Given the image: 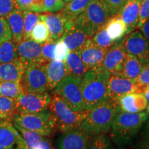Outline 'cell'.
<instances>
[{"label": "cell", "instance_id": "1", "mask_svg": "<svg viewBox=\"0 0 149 149\" xmlns=\"http://www.w3.org/2000/svg\"><path fill=\"white\" fill-rule=\"evenodd\" d=\"M148 118L146 112L130 113L120 110L109 130L110 139L119 148H126L133 142Z\"/></svg>", "mask_w": 149, "mask_h": 149}, {"label": "cell", "instance_id": "2", "mask_svg": "<svg viewBox=\"0 0 149 149\" xmlns=\"http://www.w3.org/2000/svg\"><path fill=\"white\" fill-rule=\"evenodd\" d=\"M111 75L102 67L87 70L84 74L81 90L86 111L109 100V81Z\"/></svg>", "mask_w": 149, "mask_h": 149}, {"label": "cell", "instance_id": "3", "mask_svg": "<svg viewBox=\"0 0 149 149\" xmlns=\"http://www.w3.org/2000/svg\"><path fill=\"white\" fill-rule=\"evenodd\" d=\"M120 110L117 102L109 99L88 111V114L79 128L92 137L107 133L109 132Z\"/></svg>", "mask_w": 149, "mask_h": 149}, {"label": "cell", "instance_id": "4", "mask_svg": "<svg viewBox=\"0 0 149 149\" xmlns=\"http://www.w3.org/2000/svg\"><path fill=\"white\" fill-rule=\"evenodd\" d=\"M111 17L109 8L104 0H92L73 23L91 38Z\"/></svg>", "mask_w": 149, "mask_h": 149}, {"label": "cell", "instance_id": "5", "mask_svg": "<svg viewBox=\"0 0 149 149\" xmlns=\"http://www.w3.org/2000/svg\"><path fill=\"white\" fill-rule=\"evenodd\" d=\"M48 109L53 115L55 128L61 133L79 128L88 114V111L79 112L72 110L57 95L52 97Z\"/></svg>", "mask_w": 149, "mask_h": 149}, {"label": "cell", "instance_id": "6", "mask_svg": "<svg viewBox=\"0 0 149 149\" xmlns=\"http://www.w3.org/2000/svg\"><path fill=\"white\" fill-rule=\"evenodd\" d=\"M13 121L20 127L44 137H49L56 130L53 115L48 109L35 113H15Z\"/></svg>", "mask_w": 149, "mask_h": 149}, {"label": "cell", "instance_id": "7", "mask_svg": "<svg viewBox=\"0 0 149 149\" xmlns=\"http://www.w3.org/2000/svg\"><path fill=\"white\" fill-rule=\"evenodd\" d=\"M82 77L67 75L53 90V95L60 97L74 111H85L86 107L81 90Z\"/></svg>", "mask_w": 149, "mask_h": 149}, {"label": "cell", "instance_id": "8", "mask_svg": "<svg viewBox=\"0 0 149 149\" xmlns=\"http://www.w3.org/2000/svg\"><path fill=\"white\" fill-rule=\"evenodd\" d=\"M45 64L46 63H39L26 67L20 81L24 92H47L48 81Z\"/></svg>", "mask_w": 149, "mask_h": 149}, {"label": "cell", "instance_id": "9", "mask_svg": "<svg viewBox=\"0 0 149 149\" xmlns=\"http://www.w3.org/2000/svg\"><path fill=\"white\" fill-rule=\"evenodd\" d=\"M52 96L48 92H23L15 99L16 113H35L48 109Z\"/></svg>", "mask_w": 149, "mask_h": 149}, {"label": "cell", "instance_id": "10", "mask_svg": "<svg viewBox=\"0 0 149 149\" xmlns=\"http://www.w3.org/2000/svg\"><path fill=\"white\" fill-rule=\"evenodd\" d=\"M127 54L133 55L141 64H149V42L139 31H134L124 37L123 42Z\"/></svg>", "mask_w": 149, "mask_h": 149}, {"label": "cell", "instance_id": "11", "mask_svg": "<svg viewBox=\"0 0 149 149\" xmlns=\"http://www.w3.org/2000/svg\"><path fill=\"white\" fill-rule=\"evenodd\" d=\"M143 87L141 86L137 80L128 79L120 75L110 77L109 81V97L111 100L117 101L121 96L128 93H141Z\"/></svg>", "mask_w": 149, "mask_h": 149}, {"label": "cell", "instance_id": "12", "mask_svg": "<svg viewBox=\"0 0 149 149\" xmlns=\"http://www.w3.org/2000/svg\"><path fill=\"white\" fill-rule=\"evenodd\" d=\"M41 19L45 22L50 33V41L57 42L72 26L73 21H70L62 13H46L41 15Z\"/></svg>", "mask_w": 149, "mask_h": 149}, {"label": "cell", "instance_id": "13", "mask_svg": "<svg viewBox=\"0 0 149 149\" xmlns=\"http://www.w3.org/2000/svg\"><path fill=\"white\" fill-rule=\"evenodd\" d=\"M124 39L117 41L107 51L102 66L104 70L113 75H120L126 53L123 42Z\"/></svg>", "mask_w": 149, "mask_h": 149}, {"label": "cell", "instance_id": "14", "mask_svg": "<svg viewBox=\"0 0 149 149\" xmlns=\"http://www.w3.org/2000/svg\"><path fill=\"white\" fill-rule=\"evenodd\" d=\"M91 137L80 128L69 130L59 136L55 149H86Z\"/></svg>", "mask_w": 149, "mask_h": 149}, {"label": "cell", "instance_id": "15", "mask_svg": "<svg viewBox=\"0 0 149 149\" xmlns=\"http://www.w3.org/2000/svg\"><path fill=\"white\" fill-rule=\"evenodd\" d=\"M17 57L26 67L29 65L45 63L42 56V44L31 39L22 40L17 43Z\"/></svg>", "mask_w": 149, "mask_h": 149}, {"label": "cell", "instance_id": "16", "mask_svg": "<svg viewBox=\"0 0 149 149\" xmlns=\"http://www.w3.org/2000/svg\"><path fill=\"white\" fill-rule=\"evenodd\" d=\"M78 52L81 60L88 70L102 66L107 50L97 46L90 38Z\"/></svg>", "mask_w": 149, "mask_h": 149}, {"label": "cell", "instance_id": "17", "mask_svg": "<svg viewBox=\"0 0 149 149\" xmlns=\"http://www.w3.org/2000/svg\"><path fill=\"white\" fill-rule=\"evenodd\" d=\"M141 0H128L119 13L126 26V35L137 29Z\"/></svg>", "mask_w": 149, "mask_h": 149}, {"label": "cell", "instance_id": "18", "mask_svg": "<svg viewBox=\"0 0 149 149\" xmlns=\"http://www.w3.org/2000/svg\"><path fill=\"white\" fill-rule=\"evenodd\" d=\"M121 111L130 113L144 111L148 106L146 99L142 93H128L121 96L117 100Z\"/></svg>", "mask_w": 149, "mask_h": 149}, {"label": "cell", "instance_id": "19", "mask_svg": "<svg viewBox=\"0 0 149 149\" xmlns=\"http://www.w3.org/2000/svg\"><path fill=\"white\" fill-rule=\"evenodd\" d=\"M12 120L0 121V146L11 149L17 145L22 135L15 127Z\"/></svg>", "mask_w": 149, "mask_h": 149}, {"label": "cell", "instance_id": "20", "mask_svg": "<svg viewBox=\"0 0 149 149\" xmlns=\"http://www.w3.org/2000/svg\"><path fill=\"white\" fill-rule=\"evenodd\" d=\"M46 72L48 81V91H53L68 74L64 61L52 60L46 63Z\"/></svg>", "mask_w": 149, "mask_h": 149}, {"label": "cell", "instance_id": "21", "mask_svg": "<svg viewBox=\"0 0 149 149\" xmlns=\"http://www.w3.org/2000/svg\"><path fill=\"white\" fill-rule=\"evenodd\" d=\"M90 39L85 32L75 24H72L61 40L65 43L69 51H78Z\"/></svg>", "mask_w": 149, "mask_h": 149}, {"label": "cell", "instance_id": "22", "mask_svg": "<svg viewBox=\"0 0 149 149\" xmlns=\"http://www.w3.org/2000/svg\"><path fill=\"white\" fill-rule=\"evenodd\" d=\"M25 65L17 59L12 62L0 64V81L20 82Z\"/></svg>", "mask_w": 149, "mask_h": 149}, {"label": "cell", "instance_id": "23", "mask_svg": "<svg viewBox=\"0 0 149 149\" xmlns=\"http://www.w3.org/2000/svg\"><path fill=\"white\" fill-rule=\"evenodd\" d=\"M10 28L12 39L16 43L23 40L24 27V10L15 8L6 18Z\"/></svg>", "mask_w": 149, "mask_h": 149}, {"label": "cell", "instance_id": "24", "mask_svg": "<svg viewBox=\"0 0 149 149\" xmlns=\"http://www.w3.org/2000/svg\"><path fill=\"white\" fill-rule=\"evenodd\" d=\"M68 75L82 77L87 68L80 57L78 51H70L64 61Z\"/></svg>", "mask_w": 149, "mask_h": 149}, {"label": "cell", "instance_id": "25", "mask_svg": "<svg viewBox=\"0 0 149 149\" xmlns=\"http://www.w3.org/2000/svg\"><path fill=\"white\" fill-rule=\"evenodd\" d=\"M108 35L113 42L121 40L126 36V26L120 15L111 17L105 24Z\"/></svg>", "mask_w": 149, "mask_h": 149}, {"label": "cell", "instance_id": "26", "mask_svg": "<svg viewBox=\"0 0 149 149\" xmlns=\"http://www.w3.org/2000/svg\"><path fill=\"white\" fill-rule=\"evenodd\" d=\"M143 65L133 55L126 53L120 75L130 79L137 80Z\"/></svg>", "mask_w": 149, "mask_h": 149}, {"label": "cell", "instance_id": "27", "mask_svg": "<svg viewBox=\"0 0 149 149\" xmlns=\"http://www.w3.org/2000/svg\"><path fill=\"white\" fill-rule=\"evenodd\" d=\"M92 0H70L65 3L61 13L70 21H74Z\"/></svg>", "mask_w": 149, "mask_h": 149}, {"label": "cell", "instance_id": "28", "mask_svg": "<svg viewBox=\"0 0 149 149\" xmlns=\"http://www.w3.org/2000/svg\"><path fill=\"white\" fill-rule=\"evenodd\" d=\"M65 3L64 0H36L29 10L37 13H56L62 10Z\"/></svg>", "mask_w": 149, "mask_h": 149}, {"label": "cell", "instance_id": "29", "mask_svg": "<svg viewBox=\"0 0 149 149\" xmlns=\"http://www.w3.org/2000/svg\"><path fill=\"white\" fill-rule=\"evenodd\" d=\"M17 43L13 39L0 44V64L12 62L18 59Z\"/></svg>", "mask_w": 149, "mask_h": 149}, {"label": "cell", "instance_id": "30", "mask_svg": "<svg viewBox=\"0 0 149 149\" xmlns=\"http://www.w3.org/2000/svg\"><path fill=\"white\" fill-rule=\"evenodd\" d=\"M15 113V99L0 95V120H13Z\"/></svg>", "mask_w": 149, "mask_h": 149}, {"label": "cell", "instance_id": "31", "mask_svg": "<svg viewBox=\"0 0 149 149\" xmlns=\"http://www.w3.org/2000/svg\"><path fill=\"white\" fill-rule=\"evenodd\" d=\"M24 92L20 82L0 81V95L17 99Z\"/></svg>", "mask_w": 149, "mask_h": 149}, {"label": "cell", "instance_id": "32", "mask_svg": "<svg viewBox=\"0 0 149 149\" xmlns=\"http://www.w3.org/2000/svg\"><path fill=\"white\" fill-rule=\"evenodd\" d=\"M50 38V33L45 22L40 19L31 31V39L39 44H44Z\"/></svg>", "mask_w": 149, "mask_h": 149}, {"label": "cell", "instance_id": "33", "mask_svg": "<svg viewBox=\"0 0 149 149\" xmlns=\"http://www.w3.org/2000/svg\"><path fill=\"white\" fill-rule=\"evenodd\" d=\"M41 14L31 10H24V27L23 40L31 39V31L36 24L41 19Z\"/></svg>", "mask_w": 149, "mask_h": 149}, {"label": "cell", "instance_id": "34", "mask_svg": "<svg viewBox=\"0 0 149 149\" xmlns=\"http://www.w3.org/2000/svg\"><path fill=\"white\" fill-rule=\"evenodd\" d=\"M91 39L97 46H100V48L107 50V51L116 42H113L109 37V35H108L105 25L100 30H98Z\"/></svg>", "mask_w": 149, "mask_h": 149}, {"label": "cell", "instance_id": "35", "mask_svg": "<svg viewBox=\"0 0 149 149\" xmlns=\"http://www.w3.org/2000/svg\"><path fill=\"white\" fill-rule=\"evenodd\" d=\"M86 149H114L112 141L106 133L93 136Z\"/></svg>", "mask_w": 149, "mask_h": 149}, {"label": "cell", "instance_id": "36", "mask_svg": "<svg viewBox=\"0 0 149 149\" xmlns=\"http://www.w3.org/2000/svg\"><path fill=\"white\" fill-rule=\"evenodd\" d=\"M135 149H149V118L137 135Z\"/></svg>", "mask_w": 149, "mask_h": 149}, {"label": "cell", "instance_id": "37", "mask_svg": "<svg viewBox=\"0 0 149 149\" xmlns=\"http://www.w3.org/2000/svg\"><path fill=\"white\" fill-rule=\"evenodd\" d=\"M56 42L48 40L42 44V56L45 63L54 60V51Z\"/></svg>", "mask_w": 149, "mask_h": 149}, {"label": "cell", "instance_id": "38", "mask_svg": "<svg viewBox=\"0 0 149 149\" xmlns=\"http://www.w3.org/2000/svg\"><path fill=\"white\" fill-rule=\"evenodd\" d=\"M69 52V50L65 43L61 40H58L56 42L54 51V60L64 61Z\"/></svg>", "mask_w": 149, "mask_h": 149}, {"label": "cell", "instance_id": "39", "mask_svg": "<svg viewBox=\"0 0 149 149\" xmlns=\"http://www.w3.org/2000/svg\"><path fill=\"white\" fill-rule=\"evenodd\" d=\"M15 8V0H0V17L6 19Z\"/></svg>", "mask_w": 149, "mask_h": 149}, {"label": "cell", "instance_id": "40", "mask_svg": "<svg viewBox=\"0 0 149 149\" xmlns=\"http://www.w3.org/2000/svg\"><path fill=\"white\" fill-rule=\"evenodd\" d=\"M107 5L111 17L118 14L128 0H104Z\"/></svg>", "mask_w": 149, "mask_h": 149}, {"label": "cell", "instance_id": "41", "mask_svg": "<svg viewBox=\"0 0 149 149\" xmlns=\"http://www.w3.org/2000/svg\"><path fill=\"white\" fill-rule=\"evenodd\" d=\"M12 39L10 28L5 18L0 17V44Z\"/></svg>", "mask_w": 149, "mask_h": 149}, {"label": "cell", "instance_id": "42", "mask_svg": "<svg viewBox=\"0 0 149 149\" xmlns=\"http://www.w3.org/2000/svg\"><path fill=\"white\" fill-rule=\"evenodd\" d=\"M149 18V0H141L139 23L137 29H139L143 24Z\"/></svg>", "mask_w": 149, "mask_h": 149}, {"label": "cell", "instance_id": "43", "mask_svg": "<svg viewBox=\"0 0 149 149\" xmlns=\"http://www.w3.org/2000/svg\"><path fill=\"white\" fill-rule=\"evenodd\" d=\"M137 81L142 87L149 85V64L143 65Z\"/></svg>", "mask_w": 149, "mask_h": 149}, {"label": "cell", "instance_id": "44", "mask_svg": "<svg viewBox=\"0 0 149 149\" xmlns=\"http://www.w3.org/2000/svg\"><path fill=\"white\" fill-rule=\"evenodd\" d=\"M26 149H54L52 141L46 137H44L36 144L31 147H27Z\"/></svg>", "mask_w": 149, "mask_h": 149}, {"label": "cell", "instance_id": "45", "mask_svg": "<svg viewBox=\"0 0 149 149\" xmlns=\"http://www.w3.org/2000/svg\"><path fill=\"white\" fill-rule=\"evenodd\" d=\"M36 0H15L17 8L25 10H29Z\"/></svg>", "mask_w": 149, "mask_h": 149}, {"label": "cell", "instance_id": "46", "mask_svg": "<svg viewBox=\"0 0 149 149\" xmlns=\"http://www.w3.org/2000/svg\"><path fill=\"white\" fill-rule=\"evenodd\" d=\"M139 31L146 37L149 42V18L143 24V25L139 28Z\"/></svg>", "mask_w": 149, "mask_h": 149}, {"label": "cell", "instance_id": "47", "mask_svg": "<svg viewBox=\"0 0 149 149\" xmlns=\"http://www.w3.org/2000/svg\"><path fill=\"white\" fill-rule=\"evenodd\" d=\"M26 144L25 141L24 140L23 137H21V139H19V141L17 145L16 146H15L14 148H11V149H26ZM0 149H8V148H6L4 147L0 146Z\"/></svg>", "mask_w": 149, "mask_h": 149}, {"label": "cell", "instance_id": "48", "mask_svg": "<svg viewBox=\"0 0 149 149\" xmlns=\"http://www.w3.org/2000/svg\"><path fill=\"white\" fill-rule=\"evenodd\" d=\"M143 95H144L145 98L146 99L147 102H148V104H149V85L143 87L142 92Z\"/></svg>", "mask_w": 149, "mask_h": 149}, {"label": "cell", "instance_id": "49", "mask_svg": "<svg viewBox=\"0 0 149 149\" xmlns=\"http://www.w3.org/2000/svg\"><path fill=\"white\" fill-rule=\"evenodd\" d=\"M146 113H148V116H149V104H148V106H147V108H146Z\"/></svg>", "mask_w": 149, "mask_h": 149}, {"label": "cell", "instance_id": "50", "mask_svg": "<svg viewBox=\"0 0 149 149\" xmlns=\"http://www.w3.org/2000/svg\"><path fill=\"white\" fill-rule=\"evenodd\" d=\"M70 1V0H64L65 3H67V2H68V1Z\"/></svg>", "mask_w": 149, "mask_h": 149}]
</instances>
